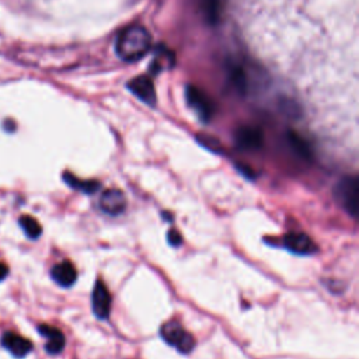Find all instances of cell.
Listing matches in <instances>:
<instances>
[{
    "label": "cell",
    "instance_id": "2",
    "mask_svg": "<svg viewBox=\"0 0 359 359\" xmlns=\"http://www.w3.org/2000/svg\"><path fill=\"white\" fill-rule=\"evenodd\" d=\"M358 191L359 181L356 175H346L334 185L335 201L349 213L352 217L358 216Z\"/></svg>",
    "mask_w": 359,
    "mask_h": 359
},
{
    "label": "cell",
    "instance_id": "7",
    "mask_svg": "<svg viewBox=\"0 0 359 359\" xmlns=\"http://www.w3.org/2000/svg\"><path fill=\"white\" fill-rule=\"evenodd\" d=\"M111 293L107 289L105 283L98 279L95 282V286L93 289V296H91V306H93V313L95 314L97 318L100 320H107L109 317L111 311Z\"/></svg>",
    "mask_w": 359,
    "mask_h": 359
},
{
    "label": "cell",
    "instance_id": "5",
    "mask_svg": "<svg viewBox=\"0 0 359 359\" xmlns=\"http://www.w3.org/2000/svg\"><path fill=\"white\" fill-rule=\"evenodd\" d=\"M282 245L287 251L299 255H310L318 250L316 243L307 234L300 231H290L285 234L282 238Z\"/></svg>",
    "mask_w": 359,
    "mask_h": 359
},
{
    "label": "cell",
    "instance_id": "14",
    "mask_svg": "<svg viewBox=\"0 0 359 359\" xmlns=\"http://www.w3.org/2000/svg\"><path fill=\"white\" fill-rule=\"evenodd\" d=\"M63 180L69 187H72L77 191H81L84 194H94L100 189V182L98 181H95V180H80V178L74 177L70 172H65Z\"/></svg>",
    "mask_w": 359,
    "mask_h": 359
},
{
    "label": "cell",
    "instance_id": "20",
    "mask_svg": "<svg viewBox=\"0 0 359 359\" xmlns=\"http://www.w3.org/2000/svg\"><path fill=\"white\" fill-rule=\"evenodd\" d=\"M237 170H238L245 178H248V180H254V178H255V172H254L248 165H245V164H237Z\"/></svg>",
    "mask_w": 359,
    "mask_h": 359
},
{
    "label": "cell",
    "instance_id": "21",
    "mask_svg": "<svg viewBox=\"0 0 359 359\" xmlns=\"http://www.w3.org/2000/svg\"><path fill=\"white\" fill-rule=\"evenodd\" d=\"M7 273H8V268H7V265H6V264H3V262L0 261V282L7 276Z\"/></svg>",
    "mask_w": 359,
    "mask_h": 359
},
{
    "label": "cell",
    "instance_id": "4",
    "mask_svg": "<svg viewBox=\"0 0 359 359\" xmlns=\"http://www.w3.org/2000/svg\"><path fill=\"white\" fill-rule=\"evenodd\" d=\"M187 101L198 118L203 122H208L213 115V104L210 98L199 88L194 86L187 87Z\"/></svg>",
    "mask_w": 359,
    "mask_h": 359
},
{
    "label": "cell",
    "instance_id": "10",
    "mask_svg": "<svg viewBox=\"0 0 359 359\" xmlns=\"http://www.w3.org/2000/svg\"><path fill=\"white\" fill-rule=\"evenodd\" d=\"M1 345L15 358H24L27 356L31 349H32V344L29 339L14 334V332H4L1 337Z\"/></svg>",
    "mask_w": 359,
    "mask_h": 359
},
{
    "label": "cell",
    "instance_id": "9",
    "mask_svg": "<svg viewBox=\"0 0 359 359\" xmlns=\"http://www.w3.org/2000/svg\"><path fill=\"white\" fill-rule=\"evenodd\" d=\"M128 88L143 102L149 105L156 104V88L153 81L146 76H139L128 83Z\"/></svg>",
    "mask_w": 359,
    "mask_h": 359
},
{
    "label": "cell",
    "instance_id": "3",
    "mask_svg": "<svg viewBox=\"0 0 359 359\" xmlns=\"http://www.w3.org/2000/svg\"><path fill=\"white\" fill-rule=\"evenodd\" d=\"M160 335L181 353H189L195 346V338L175 320L164 323L160 328Z\"/></svg>",
    "mask_w": 359,
    "mask_h": 359
},
{
    "label": "cell",
    "instance_id": "11",
    "mask_svg": "<svg viewBox=\"0 0 359 359\" xmlns=\"http://www.w3.org/2000/svg\"><path fill=\"white\" fill-rule=\"evenodd\" d=\"M38 331L42 337L46 338V345L45 349L48 353L50 355H56L59 352L63 351L65 348V335L62 334L60 330L48 325V324H42L38 327Z\"/></svg>",
    "mask_w": 359,
    "mask_h": 359
},
{
    "label": "cell",
    "instance_id": "17",
    "mask_svg": "<svg viewBox=\"0 0 359 359\" xmlns=\"http://www.w3.org/2000/svg\"><path fill=\"white\" fill-rule=\"evenodd\" d=\"M230 83L233 84L234 90L238 93H244L247 88V79H245V73L243 72V69L240 66H233L229 74Z\"/></svg>",
    "mask_w": 359,
    "mask_h": 359
},
{
    "label": "cell",
    "instance_id": "8",
    "mask_svg": "<svg viewBox=\"0 0 359 359\" xmlns=\"http://www.w3.org/2000/svg\"><path fill=\"white\" fill-rule=\"evenodd\" d=\"M100 208L109 216H118L126 209V196L118 188H109L100 196Z\"/></svg>",
    "mask_w": 359,
    "mask_h": 359
},
{
    "label": "cell",
    "instance_id": "18",
    "mask_svg": "<svg viewBox=\"0 0 359 359\" xmlns=\"http://www.w3.org/2000/svg\"><path fill=\"white\" fill-rule=\"evenodd\" d=\"M198 142H199L203 147H206V149H209V150H212V151H215V153H219V150H220V143L217 142V139H215V137H212V136L199 135V136H198Z\"/></svg>",
    "mask_w": 359,
    "mask_h": 359
},
{
    "label": "cell",
    "instance_id": "19",
    "mask_svg": "<svg viewBox=\"0 0 359 359\" xmlns=\"http://www.w3.org/2000/svg\"><path fill=\"white\" fill-rule=\"evenodd\" d=\"M167 240H168V243H170L172 247H178V245L182 243L181 234H180L177 230H174V229H171V230L168 231Z\"/></svg>",
    "mask_w": 359,
    "mask_h": 359
},
{
    "label": "cell",
    "instance_id": "6",
    "mask_svg": "<svg viewBox=\"0 0 359 359\" xmlns=\"http://www.w3.org/2000/svg\"><path fill=\"white\" fill-rule=\"evenodd\" d=\"M234 142L237 147L241 150H245V151L258 150L264 143V135L259 128L244 125L236 130Z\"/></svg>",
    "mask_w": 359,
    "mask_h": 359
},
{
    "label": "cell",
    "instance_id": "13",
    "mask_svg": "<svg viewBox=\"0 0 359 359\" xmlns=\"http://www.w3.org/2000/svg\"><path fill=\"white\" fill-rule=\"evenodd\" d=\"M286 137H287V143H289L290 149H292L300 158H303V160H311V157H313V150H311L310 144H309L300 135H297V133L293 132V130H289L287 135H286Z\"/></svg>",
    "mask_w": 359,
    "mask_h": 359
},
{
    "label": "cell",
    "instance_id": "15",
    "mask_svg": "<svg viewBox=\"0 0 359 359\" xmlns=\"http://www.w3.org/2000/svg\"><path fill=\"white\" fill-rule=\"evenodd\" d=\"M199 8L208 22L216 24L220 15V1L219 0H198Z\"/></svg>",
    "mask_w": 359,
    "mask_h": 359
},
{
    "label": "cell",
    "instance_id": "12",
    "mask_svg": "<svg viewBox=\"0 0 359 359\" xmlns=\"http://www.w3.org/2000/svg\"><path fill=\"white\" fill-rule=\"evenodd\" d=\"M52 279L62 287L72 286L77 279V271L70 261H62L50 269Z\"/></svg>",
    "mask_w": 359,
    "mask_h": 359
},
{
    "label": "cell",
    "instance_id": "16",
    "mask_svg": "<svg viewBox=\"0 0 359 359\" xmlns=\"http://www.w3.org/2000/svg\"><path fill=\"white\" fill-rule=\"evenodd\" d=\"M20 226L24 230V233L27 234V237H29L31 240H36L42 234L41 224L32 216H28V215L21 216L20 217Z\"/></svg>",
    "mask_w": 359,
    "mask_h": 359
},
{
    "label": "cell",
    "instance_id": "1",
    "mask_svg": "<svg viewBox=\"0 0 359 359\" xmlns=\"http://www.w3.org/2000/svg\"><path fill=\"white\" fill-rule=\"evenodd\" d=\"M151 48V36L142 25H128L116 39V53L122 60L135 62L142 59Z\"/></svg>",
    "mask_w": 359,
    "mask_h": 359
}]
</instances>
